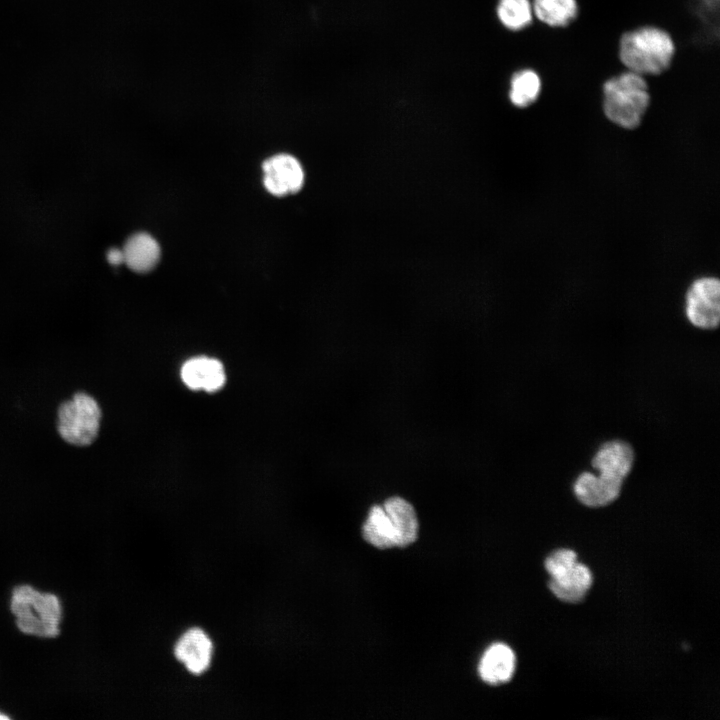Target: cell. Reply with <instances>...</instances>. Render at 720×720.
<instances>
[{
    "label": "cell",
    "instance_id": "6da1fadb",
    "mask_svg": "<svg viewBox=\"0 0 720 720\" xmlns=\"http://www.w3.org/2000/svg\"><path fill=\"white\" fill-rule=\"evenodd\" d=\"M634 462L631 445L623 440H611L599 447L592 458V466L599 475L581 473L573 484L576 498L585 506L596 508L614 502Z\"/></svg>",
    "mask_w": 720,
    "mask_h": 720
},
{
    "label": "cell",
    "instance_id": "7a4b0ae2",
    "mask_svg": "<svg viewBox=\"0 0 720 720\" xmlns=\"http://www.w3.org/2000/svg\"><path fill=\"white\" fill-rule=\"evenodd\" d=\"M675 51L671 35L653 25L622 33L618 44V57L625 70L644 77L665 72L671 65Z\"/></svg>",
    "mask_w": 720,
    "mask_h": 720
},
{
    "label": "cell",
    "instance_id": "3957f363",
    "mask_svg": "<svg viewBox=\"0 0 720 720\" xmlns=\"http://www.w3.org/2000/svg\"><path fill=\"white\" fill-rule=\"evenodd\" d=\"M646 78L624 70L602 84L601 108L612 124L627 130L638 128L650 105Z\"/></svg>",
    "mask_w": 720,
    "mask_h": 720
},
{
    "label": "cell",
    "instance_id": "277c9868",
    "mask_svg": "<svg viewBox=\"0 0 720 720\" xmlns=\"http://www.w3.org/2000/svg\"><path fill=\"white\" fill-rule=\"evenodd\" d=\"M418 519L411 503L399 496L374 505L363 524L364 539L379 549L406 547L416 541Z\"/></svg>",
    "mask_w": 720,
    "mask_h": 720
},
{
    "label": "cell",
    "instance_id": "5b68a950",
    "mask_svg": "<svg viewBox=\"0 0 720 720\" xmlns=\"http://www.w3.org/2000/svg\"><path fill=\"white\" fill-rule=\"evenodd\" d=\"M11 611L17 627L25 634L53 638L60 632L62 607L54 594L29 585L17 586L12 592Z\"/></svg>",
    "mask_w": 720,
    "mask_h": 720
},
{
    "label": "cell",
    "instance_id": "8992f818",
    "mask_svg": "<svg viewBox=\"0 0 720 720\" xmlns=\"http://www.w3.org/2000/svg\"><path fill=\"white\" fill-rule=\"evenodd\" d=\"M550 576L548 583L552 593L560 600L577 603L583 600L593 581L589 568L577 561V555L570 549H559L545 560Z\"/></svg>",
    "mask_w": 720,
    "mask_h": 720
},
{
    "label": "cell",
    "instance_id": "52a82bcc",
    "mask_svg": "<svg viewBox=\"0 0 720 720\" xmlns=\"http://www.w3.org/2000/svg\"><path fill=\"white\" fill-rule=\"evenodd\" d=\"M101 411L94 398L77 393L61 404L58 410V431L61 437L74 445L91 444L97 437Z\"/></svg>",
    "mask_w": 720,
    "mask_h": 720
},
{
    "label": "cell",
    "instance_id": "ba28073f",
    "mask_svg": "<svg viewBox=\"0 0 720 720\" xmlns=\"http://www.w3.org/2000/svg\"><path fill=\"white\" fill-rule=\"evenodd\" d=\"M686 316L701 329H715L720 320V283L717 278L695 280L686 294Z\"/></svg>",
    "mask_w": 720,
    "mask_h": 720
},
{
    "label": "cell",
    "instance_id": "9c48e42d",
    "mask_svg": "<svg viewBox=\"0 0 720 720\" xmlns=\"http://www.w3.org/2000/svg\"><path fill=\"white\" fill-rule=\"evenodd\" d=\"M265 188L273 195L284 196L299 191L303 185L304 172L296 158L278 154L263 163Z\"/></svg>",
    "mask_w": 720,
    "mask_h": 720
},
{
    "label": "cell",
    "instance_id": "30bf717a",
    "mask_svg": "<svg viewBox=\"0 0 720 720\" xmlns=\"http://www.w3.org/2000/svg\"><path fill=\"white\" fill-rule=\"evenodd\" d=\"M174 653L190 673L201 674L210 666L213 643L202 629L191 628L180 636Z\"/></svg>",
    "mask_w": 720,
    "mask_h": 720
},
{
    "label": "cell",
    "instance_id": "8fae6325",
    "mask_svg": "<svg viewBox=\"0 0 720 720\" xmlns=\"http://www.w3.org/2000/svg\"><path fill=\"white\" fill-rule=\"evenodd\" d=\"M184 384L193 390L216 392L226 380L223 364L214 358L198 356L187 360L181 368Z\"/></svg>",
    "mask_w": 720,
    "mask_h": 720
},
{
    "label": "cell",
    "instance_id": "7c38bea8",
    "mask_svg": "<svg viewBox=\"0 0 720 720\" xmlns=\"http://www.w3.org/2000/svg\"><path fill=\"white\" fill-rule=\"evenodd\" d=\"M478 670L481 679L488 684L506 683L515 670V654L506 644L495 643L483 654Z\"/></svg>",
    "mask_w": 720,
    "mask_h": 720
},
{
    "label": "cell",
    "instance_id": "4fadbf2b",
    "mask_svg": "<svg viewBox=\"0 0 720 720\" xmlns=\"http://www.w3.org/2000/svg\"><path fill=\"white\" fill-rule=\"evenodd\" d=\"M122 251L124 263L136 272L150 271L160 258V247L157 241L147 233H137L131 236Z\"/></svg>",
    "mask_w": 720,
    "mask_h": 720
},
{
    "label": "cell",
    "instance_id": "5bb4252c",
    "mask_svg": "<svg viewBox=\"0 0 720 720\" xmlns=\"http://www.w3.org/2000/svg\"><path fill=\"white\" fill-rule=\"evenodd\" d=\"M542 81L532 68H522L512 73L509 81L508 98L519 109L531 107L539 98Z\"/></svg>",
    "mask_w": 720,
    "mask_h": 720
},
{
    "label": "cell",
    "instance_id": "9a60e30c",
    "mask_svg": "<svg viewBox=\"0 0 720 720\" xmlns=\"http://www.w3.org/2000/svg\"><path fill=\"white\" fill-rule=\"evenodd\" d=\"M536 20L552 28L570 25L578 15L576 0H531Z\"/></svg>",
    "mask_w": 720,
    "mask_h": 720
},
{
    "label": "cell",
    "instance_id": "2e32d148",
    "mask_svg": "<svg viewBox=\"0 0 720 720\" xmlns=\"http://www.w3.org/2000/svg\"><path fill=\"white\" fill-rule=\"evenodd\" d=\"M496 14L504 28L511 32H520L534 20L531 0H498Z\"/></svg>",
    "mask_w": 720,
    "mask_h": 720
},
{
    "label": "cell",
    "instance_id": "e0dca14e",
    "mask_svg": "<svg viewBox=\"0 0 720 720\" xmlns=\"http://www.w3.org/2000/svg\"><path fill=\"white\" fill-rule=\"evenodd\" d=\"M107 259L110 264L112 265H119L121 263H124V256L122 249L113 248L109 250L107 254Z\"/></svg>",
    "mask_w": 720,
    "mask_h": 720
},
{
    "label": "cell",
    "instance_id": "ac0fdd59",
    "mask_svg": "<svg viewBox=\"0 0 720 720\" xmlns=\"http://www.w3.org/2000/svg\"><path fill=\"white\" fill-rule=\"evenodd\" d=\"M7 719H9V716L0 712V720H7Z\"/></svg>",
    "mask_w": 720,
    "mask_h": 720
}]
</instances>
